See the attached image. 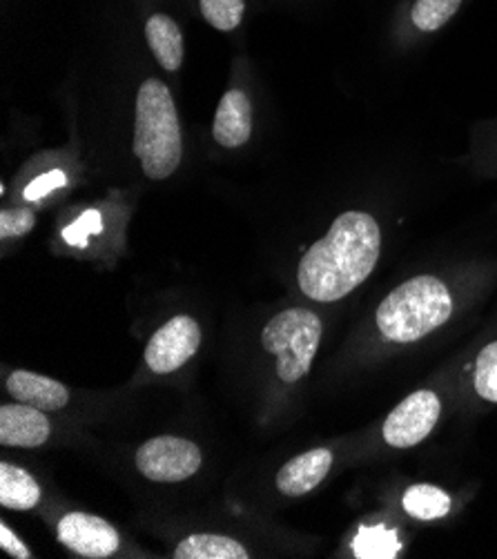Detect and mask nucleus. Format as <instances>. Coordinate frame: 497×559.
<instances>
[{"mask_svg":"<svg viewBox=\"0 0 497 559\" xmlns=\"http://www.w3.org/2000/svg\"><path fill=\"white\" fill-rule=\"evenodd\" d=\"M103 230V221L98 210H87L70 228L63 230V239L72 246H85L90 235H98Z\"/></svg>","mask_w":497,"mask_h":559,"instance_id":"4be33fe9","label":"nucleus"},{"mask_svg":"<svg viewBox=\"0 0 497 559\" xmlns=\"http://www.w3.org/2000/svg\"><path fill=\"white\" fill-rule=\"evenodd\" d=\"M36 226V216L27 207H14L0 212V237H23Z\"/></svg>","mask_w":497,"mask_h":559,"instance_id":"412c9836","label":"nucleus"},{"mask_svg":"<svg viewBox=\"0 0 497 559\" xmlns=\"http://www.w3.org/2000/svg\"><path fill=\"white\" fill-rule=\"evenodd\" d=\"M0 548L5 552H10L12 557H21V559H29L32 550L10 531L8 524H0Z\"/></svg>","mask_w":497,"mask_h":559,"instance_id":"b1692460","label":"nucleus"},{"mask_svg":"<svg viewBox=\"0 0 497 559\" xmlns=\"http://www.w3.org/2000/svg\"><path fill=\"white\" fill-rule=\"evenodd\" d=\"M201 346V328L188 317L179 314L158 328L145 348V364L156 374H170L188 364Z\"/></svg>","mask_w":497,"mask_h":559,"instance_id":"423d86ee","label":"nucleus"},{"mask_svg":"<svg viewBox=\"0 0 497 559\" xmlns=\"http://www.w3.org/2000/svg\"><path fill=\"white\" fill-rule=\"evenodd\" d=\"M244 10V0H201L203 19L221 32H233L235 27H239Z\"/></svg>","mask_w":497,"mask_h":559,"instance_id":"6ab92c4d","label":"nucleus"},{"mask_svg":"<svg viewBox=\"0 0 497 559\" xmlns=\"http://www.w3.org/2000/svg\"><path fill=\"white\" fill-rule=\"evenodd\" d=\"M321 342V321L306 308H291L272 317L261 332L263 350L277 357V374L297 383L308 374Z\"/></svg>","mask_w":497,"mask_h":559,"instance_id":"20e7f679","label":"nucleus"},{"mask_svg":"<svg viewBox=\"0 0 497 559\" xmlns=\"http://www.w3.org/2000/svg\"><path fill=\"white\" fill-rule=\"evenodd\" d=\"M66 181H68V179H66V175H63L61 170H54V173L40 175L36 181H32V183L25 188L23 197H25L27 201H38V199H43L45 194H49L51 190L63 188Z\"/></svg>","mask_w":497,"mask_h":559,"instance_id":"5701e85b","label":"nucleus"},{"mask_svg":"<svg viewBox=\"0 0 497 559\" xmlns=\"http://www.w3.org/2000/svg\"><path fill=\"white\" fill-rule=\"evenodd\" d=\"M477 395L486 402L497 404V342L488 344L477 361H475V377H473Z\"/></svg>","mask_w":497,"mask_h":559,"instance_id":"aec40b11","label":"nucleus"},{"mask_svg":"<svg viewBox=\"0 0 497 559\" xmlns=\"http://www.w3.org/2000/svg\"><path fill=\"white\" fill-rule=\"evenodd\" d=\"M404 511L422 522L441 520L451 511V497L435 486L415 484L404 495Z\"/></svg>","mask_w":497,"mask_h":559,"instance_id":"dca6fc26","label":"nucleus"},{"mask_svg":"<svg viewBox=\"0 0 497 559\" xmlns=\"http://www.w3.org/2000/svg\"><path fill=\"white\" fill-rule=\"evenodd\" d=\"M137 466L152 481L177 484L201 468V451L197 443L181 437H154L139 449Z\"/></svg>","mask_w":497,"mask_h":559,"instance_id":"39448f33","label":"nucleus"},{"mask_svg":"<svg viewBox=\"0 0 497 559\" xmlns=\"http://www.w3.org/2000/svg\"><path fill=\"white\" fill-rule=\"evenodd\" d=\"M441 404L430 390H417L409 395L383 421V439L393 449H411L424 441L435 428Z\"/></svg>","mask_w":497,"mask_h":559,"instance_id":"0eeeda50","label":"nucleus"},{"mask_svg":"<svg viewBox=\"0 0 497 559\" xmlns=\"http://www.w3.org/2000/svg\"><path fill=\"white\" fill-rule=\"evenodd\" d=\"M460 5L462 0H417L411 10V21L419 32H437L455 16Z\"/></svg>","mask_w":497,"mask_h":559,"instance_id":"f3484780","label":"nucleus"},{"mask_svg":"<svg viewBox=\"0 0 497 559\" xmlns=\"http://www.w3.org/2000/svg\"><path fill=\"white\" fill-rule=\"evenodd\" d=\"M252 134V107L241 90H230L221 98L212 126V136L224 147L246 145Z\"/></svg>","mask_w":497,"mask_h":559,"instance_id":"9b49d317","label":"nucleus"},{"mask_svg":"<svg viewBox=\"0 0 497 559\" xmlns=\"http://www.w3.org/2000/svg\"><path fill=\"white\" fill-rule=\"evenodd\" d=\"M177 559H248L246 546L226 535H190L177 550Z\"/></svg>","mask_w":497,"mask_h":559,"instance_id":"2eb2a0df","label":"nucleus"},{"mask_svg":"<svg viewBox=\"0 0 497 559\" xmlns=\"http://www.w3.org/2000/svg\"><path fill=\"white\" fill-rule=\"evenodd\" d=\"M330 466H333V453L328 449L308 451L282 466L277 473V488L288 497H301L326 479Z\"/></svg>","mask_w":497,"mask_h":559,"instance_id":"f8f14e48","label":"nucleus"},{"mask_svg":"<svg viewBox=\"0 0 497 559\" xmlns=\"http://www.w3.org/2000/svg\"><path fill=\"white\" fill-rule=\"evenodd\" d=\"M453 314L449 288L430 274H419L395 288L377 308V328L389 342L413 344L447 323Z\"/></svg>","mask_w":497,"mask_h":559,"instance_id":"7ed1b4c3","label":"nucleus"},{"mask_svg":"<svg viewBox=\"0 0 497 559\" xmlns=\"http://www.w3.org/2000/svg\"><path fill=\"white\" fill-rule=\"evenodd\" d=\"M134 154L152 181L168 179L181 163L184 141L177 107L168 85L158 79H147L137 94Z\"/></svg>","mask_w":497,"mask_h":559,"instance_id":"f03ea898","label":"nucleus"},{"mask_svg":"<svg viewBox=\"0 0 497 559\" xmlns=\"http://www.w3.org/2000/svg\"><path fill=\"white\" fill-rule=\"evenodd\" d=\"M51 426L43 411L27 404L0 408V443L14 449H38L49 439Z\"/></svg>","mask_w":497,"mask_h":559,"instance_id":"1a4fd4ad","label":"nucleus"},{"mask_svg":"<svg viewBox=\"0 0 497 559\" xmlns=\"http://www.w3.org/2000/svg\"><path fill=\"white\" fill-rule=\"evenodd\" d=\"M8 390L16 402L34 406L43 413L61 411L70 402V390L61 381L29 370H14L8 379Z\"/></svg>","mask_w":497,"mask_h":559,"instance_id":"9d476101","label":"nucleus"},{"mask_svg":"<svg viewBox=\"0 0 497 559\" xmlns=\"http://www.w3.org/2000/svg\"><path fill=\"white\" fill-rule=\"evenodd\" d=\"M40 501L38 481L19 466L0 464V504L12 511H29Z\"/></svg>","mask_w":497,"mask_h":559,"instance_id":"4468645a","label":"nucleus"},{"mask_svg":"<svg viewBox=\"0 0 497 559\" xmlns=\"http://www.w3.org/2000/svg\"><path fill=\"white\" fill-rule=\"evenodd\" d=\"M145 38L163 70L177 72L184 63V34L165 14H154L145 25Z\"/></svg>","mask_w":497,"mask_h":559,"instance_id":"ddd939ff","label":"nucleus"},{"mask_svg":"<svg viewBox=\"0 0 497 559\" xmlns=\"http://www.w3.org/2000/svg\"><path fill=\"white\" fill-rule=\"evenodd\" d=\"M400 550L398 533L386 526H362L355 539L357 557H395Z\"/></svg>","mask_w":497,"mask_h":559,"instance_id":"a211bd4d","label":"nucleus"},{"mask_svg":"<svg viewBox=\"0 0 497 559\" xmlns=\"http://www.w3.org/2000/svg\"><path fill=\"white\" fill-rule=\"evenodd\" d=\"M381 233L366 212H344L301 259L297 282L319 304H333L359 288L377 265Z\"/></svg>","mask_w":497,"mask_h":559,"instance_id":"f257e3e1","label":"nucleus"},{"mask_svg":"<svg viewBox=\"0 0 497 559\" xmlns=\"http://www.w3.org/2000/svg\"><path fill=\"white\" fill-rule=\"evenodd\" d=\"M59 542L76 555L103 559L119 550L121 537L117 528L103 518L90 513H70L59 522Z\"/></svg>","mask_w":497,"mask_h":559,"instance_id":"6e6552de","label":"nucleus"}]
</instances>
